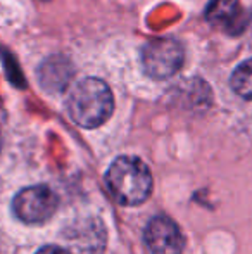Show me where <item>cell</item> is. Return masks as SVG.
<instances>
[{
  "mask_svg": "<svg viewBox=\"0 0 252 254\" xmlns=\"http://www.w3.org/2000/svg\"><path fill=\"white\" fill-rule=\"evenodd\" d=\"M114 109L112 92L99 78H85L76 83L67 97L71 120L83 128H97L111 118Z\"/></svg>",
  "mask_w": 252,
  "mask_h": 254,
  "instance_id": "6da1fadb",
  "label": "cell"
},
{
  "mask_svg": "<svg viewBox=\"0 0 252 254\" xmlns=\"http://www.w3.org/2000/svg\"><path fill=\"white\" fill-rule=\"evenodd\" d=\"M107 187L112 197L125 206H137L152 192V175L147 164L133 156L118 157L107 171Z\"/></svg>",
  "mask_w": 252,
  "mask_h": 254,
  "instance_id": "7a4b0ae2",
  "label": "cell"
},
{
  "mask_svg": "<svg viewBox=\"0 0 252 254\" xmlns=\"http://www.w3.org/2000/svg\"><path fill=\"white\" fill-rule=\"evenodd\" d=\"M185 61L183 47L173 38H157L142 49V66L154 80L171 78Z\"/></svg>",
  "mask_w": 252,
  "mask_h": 254,
  "instance_id": "3957f363",
  "label": "cell"
},
{
  "mask_svg": "<svg viewBox=\"0 0 252 254\" xmlns=\"http://www.w3.org/2000/svg\"><path fill=\"white\" fill-rule=\"evenodd\" d=\"M59 197L47 185H33L14 197V214L24 223H44L55 213Z\"/></svg>",
  "mask_w": 252,
  "mask_h": 254,
  "instance_id": "277c9868",
  "label": "cell"
},
{
  "mask_svg": "<svg viewBox=\"0 0 252 254\" xmlns=\"http://www.w3.org/2000/svg\"><path fill=\"white\" fill-rule=\"evenodd\" d=\"M145 244L152 254H180L185 239L180 227L168 216H155L145 228Z\"/></svg>",
  "mask_w": 252,
  "mask_h": 254,
  "instance_id": "5b68a950",
  "label": "cell"
},
{
  "mask_svg": "<svg viewBox=\"0 0 252 254\" xmlns=\"http://www.w3.org/2000/svg\"><path fill=\"white\" fill-rule=\"evenodd\" d=\"M205 19L230 35L242 33L249 23V16L244 12L239 0H211L205 9Z\"/></svg>",
  "mask_w": 252,
  "mask_h": 254,
  "instance_id": "8992f818",
  "label": "cell"
},
{
  "mask_svg": "<svg viewBox=\"0 0 252 254\" xmlns=\"http://www.w3.org/2000/svg\"><path fill=\"white\" fill-rule=\"evenodd\" d=\"M74 74V69L71 63L62 57H52L42 64L38 71V80L42 87L50 94H59L66 90V87L71 83V78Z\"/></svg>",
  "mask_w": 252,
  "mask_h": 254,
  "instance_id": "52a82bcc",
  "label": "cell"
},
{
  "mask_svg": "<svg viewBox=\"0 0 252 254\" xmlns=\"http://www.w3.org/2000/svg\"><path fill=\"white\" fill-rule=\"evenodd\" d=\"M232 88L235 90L237 95L252 101V59L244 61L232 74Z\"/></svg>",
  "mask_w": 252,
  "mask_h": 254,
  "instance_id": "ba28073f",
  "label": "cell"
},
{
  "mask_svg": "<svg viewBox=\"0 0 252 254\" xmlns=\"http://www.w3.org/2000/svg\"><path fill=\"white\" fill-rule=\"evenodd\" d=\"M37 254H69V253H67L66 249L59 248V246H45V248H42Z\"/></svg>",
  "mask_w": 252,
  "mask_h": 254,
  "instance_id": "9c48e42d",
  "label": "cell"
},
{
  "mask_svg": "<svg viewBox=\"0 0 252 254\" xmlns=\"http://www.w3.org/2000/svg\"><path fill=\"white\" fill-rule=\"evenodd\" d=\"M0 147H2V137H0Z\"/></svg>",
  "mask_w": 252,
  "mask_h": 254,
  "instance_id": "30bf717a",
  "label": "cell"
},
{
  "mask_svg": "<svg viewBox=\"0 0 252 254\" xmlns=\"http://www.w3.org/2000/svg\"><path fill=\"white\" fill-rule=\"evenodd\" d=\"M0 113H2V111H0Z\"/></svg>",
  "mask_w": 252,
  "mask_h": 254,
  "instance_id": "8fae6325",
  "label": "cell"
}]
</instances>
